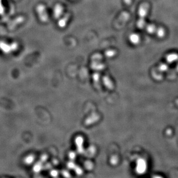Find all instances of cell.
<instances>
[{
    "label": "cell",
    "instance_id": "6da1fadb",
    "mask_svg": "<svg viewBox=\"0 0 178 178\" xmlns=\"http://www.w3.org/2000/svg\"><path fill=\"white\" fill-rule=\"evenodd\" d=\"M149 10V5L148 3L141 4L138 8V19L137 21V26L138 29H144L145 26V18L147 17Z\"/></svg>",
    "mask_w": 178,
    "mask_h": 178
},
{
    "label": "cell",
    "instance_id": "7a4b0ae2",
    "mask_svg": "<svg viewBox=\"0 0 178 178\" xmlns=\"http://www.w3.org/2000/svg\"><path fill=\"white\" fill-rule=\"evenodd\" d=\"M37 11L40 20L43 22H46L49 20V15L45 6L40 5L37 7Z\"/></svg>",
    "mask_w": 178,
    "mask_h": 178
},
{
    "label": "cell",
    "instance_id": "3957f363",
    "mask_svg": "<svg viewBox=\"0 0 178 178\" xmlns=\"http://www.w3.org/2000/svg\"><path fill=\"white\" fill-rule=\"evenodd\" d=\"M129 15L127 12H124L121 14L118 19H117L116 21L115 22V27L119 28L121 27L122 25L127 22L128 19H129Z\"/></svg>",
    "mask_w": 178,
    "mask_h": 178
},
{
    "label": "cell",
    "instance_id": "277c9868",
    "mask_svg": "<svg viewBox=\"0 0 178 178\" xmlns=\"http://www.w3.org/2000/svg\"><path fill=\"white\" fill-rule=\"evenodd\" d=\"M63 11H64V8H63V6L60 4H57L53 8V17L56 19L60 18L62 15L63 14Z\"/></svg>",
    "mask_w": 178,
    "mask_h": 178
},
{
    "label": "cell",
    "instance_id": "5b68a950",
    "mask_svg": "<svg viewBox=\"0 0 178 178\" xmlns=\"http://www.w3.org/2000/svg\"><path fill=\"white\" fill-rule=\"evenodd\" d=\"M147 168V164L145 161L143 159H138L137 161L136 171L139 174H142L145 171Z\"/></svg>",
    "mask_w": 178,
    "mask_h": 178
},
{
    "label": "cell",
    "instance_id": "8992f818",
    "mask_svg": "<svg viewBox=\"0 0 178 178\" xmlns=\"http://www.w3.org/2000/svg\"><path fill=\"white\" fill-rule=\"evenodd\" d=\"M129 40L130 42L133 45H137L141 42V37L140 35L137 33H131L129 35Z\"/></svg>",
    "mask_w": 178,
    "mask_h": 178
},
{
    "label": "cell",
    "instance_id": "52a82bcc",
    "mask_svg": "<svg viewBox=\"0 0 178 178\" xmlns=\"http://www.w3.org/2000/svg\"><path fill=\"white\" fill-rule=\"evenodd\" d=\"M69 18H70V14H66L64 16H63L62 17L59 18L58 22L59 27H60V28H65L67 25V22L68 21Z\"/></svg>",
    "mask_w": 178,
    "mask_h": 178
},
{
    "label": "cell",
    "instance_id": "ba28073f",
    "mask_svg": "<svg viewBox=\"0 0 178 178\" xmlns=\"http://www.w3.org/2000/svg\"><path fill=\"white\" fill-rule=\"evenodd\" d=\"M91 66L94 70L100 71L104 69L105 65L101 62V61H92Z\"/></svg>",
    "mask_w": 178,
    "mask_h": 178
},
{
    "label": "cell",
    "instance_id": "9c48e42d",
    "mask_svg": "<svg viewBox=\"0 0 178 178\" xmlns=\"http://www.w3.org/2000/svg\"><path fill=\"white\" fill-rule=\"evenodd\" d=\"M76 145L77 146V151L79 154H82L84 152V139L82 137H78L76 138Z\"/></svg>",
    "mask_w": 178,
    "mask_h": 178
},
{
    "label": "cell",
    "instance_id": "30bf717a",
    "mask_svg": "<svg viewBox=\"0 0 178 178\" xmlns=\"http://www.w3.org/2000/svg\"><path fill=\"white\" fill-rule=\"evenodd\" d=\"M166 60L168 63H172L178 60V54L176 52L169 53L166 56Z\"/></svg>",
    "mask_w": 178,
    "mask_h": 178
},
{
    "label": "cell",
    "instance_id": "8fae6325",
    "mask_svg": "<svg viewBox=\"0 0 178 178\" xmlns=\"http://www.w3.org/2000/svg\"><path fill=\"white\" fill-rule=\"evenodd\" d=\"M103 81L104 85L108 89H110V90L113 89V84L111 79L108 76H104L103 78Z\"/></svg>",
    "mask_w": 178,
    "mask_h": 178
},
{
    "label": "cell",
    "instance_id": "7c38bea8",
    "mask_svg": "<svg viewBox=\"0 0 178 178\" xmlns=\"http://www.w3.org/2000/svg\"><path fill=\"white\" fill-rule=\"evenodd\" d=\"M145 29L148 34H153L156 32L157 28L154 24H148L145 25Z\"/></svg>",
    "mask_w": 178,
    "mask_h": 178
},
{
    "label": "cell",
    "instance_id": "4fadbf2b",
    "mask_svg": "<svg viewBox=\"0 0 178 178\" xmlns=\"http://www.w3.org/2000/svg\"><path fill=\"white\" fill-rule=\"evenodd\" d=\"M155 33H156L158 38L162 39L165 37V36L166 34V32H165V30L164 28L160 27L157 28Z\"/></svg>",
    "mask_w": 178,
    "mask_h": 178
},
{
    "label": "cell",
    "instance_id": "5bb4252c",
    "mask_svg": "<svg viewBox=\"0 0 178 178\" xmlns=\"http://www.w3.org/2000/svg\"><path fill=\"white\" fill-rule=\"evenodd\" d=\"M93 81L95 85L97 87H100V75L98 73H95L93 76Z\"/></svg>",
    "mask_w": 178,
    "mask_h": 178
},
{
    "label": "cell",
    "instance_id": "9a60e30c",
    "mask_svg": "<svg viewBox=\"0 0 178 178\" xmlns=\"http://www.w3.org/2000/svg\"><path fill=\"white\" fill-rule=\"evenodd\" d=\"M117 52L114 49H110L107 50L105 52V56L107 58H113L116 55Z\"/></svg>",
    "mask_w": 178,
    "mask_h": 178
},
{
    "label": "cell",
    "instance_id": "2e32d148",
    "mask_svg": "<svg viewBox=\"0 0 178 178\" xmlns=\"http://www.w3.org/2000/svg\"><path fill=\"white\" fill-rule=\"evenodd\" d=\"M98 118H99V116L97 115L90 116L87 119V120L86 121V123L88 125L93 123V122H96V121H97Z\"/></svg>",
    "mask_w": 178,
    "mask_h": 178
},
{
    "label": "cell",
    "instance_id": "e0dca14e",
    "mask_svg": "<svg viewBox=\"0 0 178 178\" xmlns=\"http://www.w3.org/2000/svg\"><path fill=\"white\" fill-rule=\"evenodd\" d=\"M103 59V56L100 54L96 53L93 55L91 58L92 61H101Z\"/></svg>",
    "mask_w": 178,
    "mask_h": 178
},
{
    "label": "cell",
    "instance_id": "ac0fdd59",
    "mask_svg": "<svg viewBox=\"0 0 178 178\" xmlns=\"http://www.w3.org/2000/svg\"><path fill=\"white\" fill-rule=\"evenodd\" d=\"M96 152V149L94 147H91L87 151L86 156L88 157H92Z\"/></svg>",
    "mask_w": 178,
    "mask_h": 178
},
{
    "label": "cell",
    "instance_id": "d6986e66",
    "mask_svg": "<svg viewBox=\"0 0 178 178\" xmlns=\"http://www.w3.org/2000/svg\"><path fill=\"white\" fill-rule=\"evenodd\" d=\"M34 160V156L32 155H29L26 158L25 161V163H27L28 164H30L33 162Z\"/></svg>",
    "mask_w": 178,
    "mask_h": 178
},
{
    "label": "cell",
    "instance_id": "ffe728a7",
    "mask_svg": "<svg viewBox=\"0 0 178 178\" xmlns=\"http://www.w3.org/2000/svg\"><path fill=\"white\" fill-rule=\"evenodd\" d=\"M168 68V66L165 63H163L160 64L159 66V69L160 71H165L167 70Z\"/></svg>",
    "mask_w": 178,
    "mask_h": 178
},
{
    "label": "cell",
    "instance_id": "44dd1931",
    "mask_svg": "<svg viewBox=\"0 0 178 178\" xmlns=\"http://www.w3.org/2000/svg\"><path fill=\"white\" fill-rule=\"evenodd\" d=\"M42 168V166L41 164L40 163H37L35 165L34 167V170L36 172H38L41 171Z\"/></svg>",
    "mask_w": 178,
    "mask_h": 178
},
{
    "label": "cell",
    "instance_id": "7402d4cb",
    "mask_svg": "<svg viewBox=\"0 0 178 178\" xmlns=\"http://www.w3.org/2000/svg\"><path fill=\"white\" fill-rule=\"evenodd\" d=\"M85 166L86 168L88 170L92 169L93 168V165L92 164V162L90 161L86 162V163L85 164Z\"/></svg>",
    "mask_w": 178,
    "mask_h": 178
},
{
    "label": "cell",
    "instance_id": "603a6c76",
    "mask_svg": "<svg viewBox=\"0 0 178 178\" xmlns=\"http://www.w3.org/2000/svg\"><path fill=\"white\" fill-rule=\"evenodd\" d=\"M118 161V159L116 156H114L111 157V159H110V163L113 165L116 164Z\"/></svg>",
    "mask_w": 178,
    "mask_h": 178
},
{
    "label": "cell",
    "instance_id": "cb8c5ba5",
    "mask_svg": "<svg viewBox=\"0 0 178 178\" xmlns=\"http://www.w3.org/2000/svg\"><path fill=\"white\" fill-rule=\"evenodd\" d=\"M74 170H75V171L78 175H81V174L82 173V170L80 167H78V166H76L74 168Z\"/></svg>",
    "mask_w": 178,
    "mask_h": 178
},
{
    "label": "cell",
    "instance_id": "d4e9b609",
    "mask_svg": "<svg viewBox=\"0 0 178 178\" xmlns=\"http://www.w3.org/2000/svg\"><path fill=\"white\" fill-rule=\"evenodd\" d=\"M76 165L72 162H70L69 163H68V167L70 169H74V168L75 167Z\"/></svg>",
    "mask_w": 178,
    "mask_h": 178
},
{
    "label": "cell",
    "instance_id": "484cf974",
    "mask_svg": "<svg viewBox=\"0 0 178 178\" xmlns=\"http://www.w3.org/2000/svg\"><path fill=\"white\" fill-rule=\"evenodd\" d=\"M51 175L52 177H56L58 176V172L56 170H52L51 172Z\"/></svg>",
    "mask_w": 178,
    "mask_h": 178
},
{
    "label": "cell",
    "instance_id": "4316f807",
    "mask_svg": "<svg viewBox=\"0 0 178 178\" xmlns=\"http://www.w3.org/2000/svg\"><path fill=\"white\" fill-rule=\"evenodd\" d=\"M69 156L71 159H74L76 157V154L74 152H70L69 154Z\"/></svg>",
    "mask_w": 178,
    "mask_h": 178
},
{
    "label": "cell",
    "instance_id": "83f0119b",
    "mask_svg": "<svg viewBox=\"0 0 178 178\" xmlns=\"http://www.w3.org/2000/svg\"><path fill=\"white\" fill-rule=\"evenodd\" d=\"M62 174H63V175L65 177H70V175H69V174L68 172L67 171H63L62 172Z\"/></svg>",
    "mask_w": 178,
    "mask_h": 178
},
{
    "label": "cell",
    "instance_id": "f1b7e54d",
    "mask_svg": "<svg viewBox=\"0 0 178 178\" xmlns=\"http://www.w3.org/2000/svg\"><path fill=\"white\" fill-rule=\"evenodd\" d=\"M126 5H130L132 3V0H124Z\"/></svg>",
    "mask_w": 178,
    "mask_h": 178
}]
</instances>
